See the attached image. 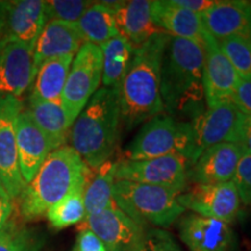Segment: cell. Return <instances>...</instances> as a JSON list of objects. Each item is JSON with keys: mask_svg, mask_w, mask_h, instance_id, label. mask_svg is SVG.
<instances>
[{"mask_svg": "<svg viewBox=\"0 0 251 251\" xmlns=\"http://www.w3.org/2000/svg\"><path fill=\"white\" fill-rule=\"evenodd\" d=\"M170 35L159 30L135 49L119 85L122 125L133 129L164 111L161 96L163 54Z\"/></svg>", "mask_w": 251, "mask_h": 251, "instance_id": "1", "label": "cell"}, {"mask_svg": "<svg viewBox=\"0 0 251 251\" xmlns=\"http://www.w3.org/2000/svg\"><path fill=\"white\" fill-rule=\"evenodd\" d=\"M203 46L170 36L163 54L161 96L168 115H198L203 98ZM179 120V119H178Z\"/></svg>", "mask_w": 251, "mask_h": 251, "instance_id": "2", "label": "cell"}, {"mask_svg": "<svg viewBox=\"0 0 251 251\" xmlns=\"http://www.w3.org/2000/svg\"><path fill=\"white\" fill-rule=\"evenodd\" d=\"M118 87H101L91 97L72 125V148L91 170L109 161L118 146L121 128Z\"/></svg>", "mask_w": 251, "mask_h": 251, "instance_id": "3", "label": "cell"}, {"mask_svg": "<svg viewBox=\"0 0 251 251\" xmlns=\"http://www.w3.org/2000/svg\"><path fill=\"white\" fill-rule=\"evenodd\" d=\"M90 177L91 169L71 146L54 150L18 198L21 216L35 220L45 215L75 188L86 185Z\"/></svg>", "mask_w": 251, "mask_h": 251, "instance_id": "4", "label": "cell"}, {"mask_svg": "<svg viewBox=\"0 0 251 251\" xmlns=\"http://www.w3.org/2000/svg\"><path fill=\"white\" fill-rule=\"evenodd\" d=\"M179 192L156 185L117 180L113 197L115 205L142 227H170L185 209L178 201Z\"/></svg>", "mask_w": 251, "mask_h": 251, "instance_id": "5", "label": "cell"}, {"mask_svg": "<svg viewBox=\"0 0 251 251\" xmlns=\"http://www.w3.org/2000/svg\"><path fill=\"white\" fill-rule=\"evenodd\" d=\"M164 156L184 157L193 164L196 139L191 122L157 115L143 125L125 152V158L131 161Z\"/></svg>", "mask_w": 251, "mask_h": 251, "instance_id": "6", "label": "cell"}, {"mask_svg": "<svg viewBox=\"0 0 251 251\" xmlns=\"http://www.w3.org/2000/svg\"><path fill=\"white\" fill-rule=\"evenodd\" d=\"M102 79V52L100 47L84 43L72 61L63 90L61 103L71 126L99 90Z\"/></svg>", "mask_w": 251, "mask_h": 251, "instance_id": "7", "label": "cell"}, {"mask_svg": "<svg viewBox=\"0 0 251 251\" xmlns=\"http://www.w3.org/2000/svg\"><path fill=\"white\" fill-rule=\"evenodd\" d=\"M190 162L180 156H164L149 159L122 158L117 161L115 179L156 185L181 193L188 185Z\"/></svg>", "mask_w": 251, "mask_h": 251, "instance_id": "8", "label": "cell"}, {"mask_svg": "<svg viewBox=\"0 0 251 251\" xmlns=\"http://www.w3.org/2000/svg\"><path fill=\"white\" fill-rule=\"evenodd\" d=\"M23 107L19 98L0 96V183L13 201L26 186L17 146V118Z\"/></svg>", "mask_w": 251, "mask_h": 251, "instance_id": "9", "label": "cell"}, {"mask_svg": "<svg viewBox=\"0 0 251 251\" xmlns=\"http://www.w3.org/2000/svg\"><path fill=\"white\" fill-rule=\"evenodd\" d=\"M184 209L203 218L230 225L237 218L241 200L233 181L220 184H191L178 196Z\"/></svg>", "mask_w": 251, "mask_h": 251, "instance_id": "10", "label": "cell"}, {"mask_svg": "<svg viewBox=\"0 0 251 251\" xmlns=\"http://www.w3.org/2000/svg\"><path fill=\"white\" fill-rule=\"evenodd\" d=\"M84 227L105 244L107 251H136L144 246V227L135 222L118 206L86 216Z\"/></svg>", "mask_w": 251, "mask_h": 251, "instance_id": "11", "label": "cell"}, {"mask_svg": "<svg viewBox=\"0 0 251 251\" xmlns=\"http://www.w3.org/2000/svg\"><path fill=\"white\" fill-rule=\"evenodd\" d=\"M46 24L45 1H0V41H19L35 46Z\"/></svg>", "mask_w": 251, "mask_h": 251, "instance_id": "12", "label": "cell"}, {"mask_svg": "<svg viewBox=\"0 0 251 251\" xmlns=\"http://www.w3.org/2000/svg\"><path fill=\"white\" fill-rule=\"evenodd\" d=\"M203 98L207 107L229 101L233 98L240 76L229 59L221 51L219 42L208 31L203 35Z\"/></svg>", "mask_w": 251, "mask_h": 251, "instance_id": "13", "label": "cell"}, {"mask_svg": "<svg viewBox=\"0 0 251 251\" xmlns=\"http://www.w3.org/2000/svg\"><path fill=\"white\" fill-rule=\"evenodd\" d=\"M242 113L231 100L207 107L191 122L196 139L194 162L203 150L224 142L234 143ZM193 162V163H194Z\"/></svg>", "mask_w": 251, "mask_h": 251, "instance_id": "14", "label": "cell"}, {"mask_svg": "<svg viewBox=\"0 0 251 251\" xmlns=\"http://www.w3.org/2000/svg\"><path fill=\"white\" fill-rule=\"evenodd\" d=\"M34 49L19 41H0V96L19 98L31 85Z\"/></svg>", "mask_w": 251, "mask_h": 251, "instance_id": "15", "label": "cell"}, {"mask_svg": "<svg viewBox=\"0 0 251 251\" xmlns=\"http://www.w3.org/2000/svg\"><path fill=\"white\" fill-rule=\"evenodd\" d=\"M179 236L191 251H235L230 225L194 213L180 220Z\"/></svg>", "mask_w": 251, "mask_h": 251, "instance_id": "16", "label": "cell"}, {"mask_svg": "<svg viewBox=\"0 0 251 251\" xmlns=\"http://www.w3.org/2000/svg\"><path fill=\"white\" fill-rule=\"evenodd\" d=\"M244 155L235 143L224 142L209 147L200 153L188 169L192 184H220L233 180L238 162Z\"/></svg>", "mask_w": 251, "mask_h": 251, "instance_id": "17", "label": "cell"}, {"mask_svg": "<svg viewBox=\"0 0 251 251\" xmlns=\"http://www.w3.org/2000/svg\"><path fill=\"white\" fill-rule=\"evenodd\" d=\"M205 29L216 41L240 36L251 40V1L222 0L201 14Z\"/></svg>", "mask_w": 251, "mask_h": 251, "instance_id": "18", "label": "cell"}, {"mask_svg": "<svg viewBox=\"0 0 251 251\" xmlns=\"http://www.w3.org/2000/svg\"><path fill=\"white\" fill-rule=\"evenodd\" d=\"M17 146L21 176L27 185L35 177L52 148L46 135L24 107L17 118Z\"/></svg>", "mask_w": 251, "mask_h": 251, "instance_id": "19", "label": "cell"}, {"mask_svg": "<svg viewBox=\"0 0 251 251\" xmlns=\"http://www.w3.org/2000/svg\"><path fill=\"white\" fill-rule=\"evenodd\" d=\"M84 43L76 24L58 20L48 21L41 31L34 49V78L43 63L62 56L77 54Z\"/></svg>", "mask_w": 251, "mask_h": 251, "instance_id": "20", "label": "cell"}, {"mask_svg": "<svg viewBox=\"0 0 251 251\" xmlns=\"http://www.w3.org/2000/svg\"><path fill=\"white\" fill-rule=\"evenodd\" d=\"M151 13L153 24L172 37L190 40L203 46V27L201 15L175 5L172 0L152 1Z\"/></svg>", "mask_w": 251, "mask_h": 251, "instance_id": "21", "label": "cell"}, {"mask_svg": "<svg viewBox=\"0 0 251 251\" xmlns=\"http://www.w3.org/2000/svg\"><path fill=\"white\" fill-rule=\"evenodd\" d=\"M151 6L152 1L149 0H131L122 2L115 11L119 33L128 40L134 49L161 30L153 24Z\"/></svg>", "mask_w": 251, "mask_h": 251, "instance_id": "22", "label": "cell"}, {"mask_svg": "<svg viewBox=\"0 0 251 251\" xmlns=\"http://www.w3.org/2000/svg\"><path fill=\"white\" fill-rule=\"evenodd\" d=\"M74 58L75 55H68L43 63L33 80L29 100L61 101Z\"/></svg>", "mask_w": 251, "mask_h": 251, "instance_id": "23", "label": "cell"}, {"mask_svg": "<svg viewBox=\"0 0 251 251\" xmlns=\"http://www.w3.org/2000/svg\"><path fill=\"white\" fill-rule=\"evenodd\" d=\"M30 118L48 139L52 151L67 143L72 127L61 101H39L29 100L27 108Z\"/></svg>", "mask_w": 251, "mask_h": 251, "instance_id": "24", "label": "cell"}, {"mask_svg": "<svg viewBox=\"0 0 251 251\" xmlns=\"http://www.w3.org/2000/svg\"><path fill=\"white\" fill-rule=\"evenodd\" d=\"M84 42L94 46H102L119 33L115 11L101 1L93 2L76 23Z\"/></svg>", "mask_w": 251, "mask_h": 251, "instance_id": "25", "label": "cell"}, {"mask_svg": "<svg viewBox=\"0 0 251 251\" xmlns=\"http://www.w3.org/2000/svg\"><path fill=\"white\" fill-rule=\"evenodd\" d=\"M117 162L107 161L97 169L96 175H91L84 188V205L86 216L98 214L105 209L117 206L113 197L115 183Z\"/></svg>", "mask_w": 251, "mask_h": 251, "instance_id": "26", "label": "cell"}, {"mask_svg": "<svg viewBox=\"0 0 251 251\" xmlns=\"http://www.w3.org/2000/svg\"><path fill=\"white\" fill-rule=\"evenodd\" d=\"M103 87H119L134 56V47L122 35L113 37L102 46Z\"/></svg>", "mask_w": 251, "mask_h": 251, "instance_id": "27", "label": "cell"}, {"mask_svg": "<svg viewBox=\"0 0 251 251\" xmlns=\"http://www.w3.org/2000/svg\"><path fill=\"white\" fill-rule=\"evenodd\" d=\"M84 186L75 188L71 193L63 198L46 213L50 225L56 229L67 228L69 226L83 222L86 218L84 205Z\"/></svg>", "mask_w": 251, "mask_h": 251, "instance_id": "28", "label": "cell"}, {"mask_svg": "<svg viewBox=\"0 0 251 251\" xmlns=\"http://www.w3.org/2000/svg\"><path fill=\"white\" fill-rule=\"evenodd\" d=\"M45 238L39 231L11 219L0 230V251H40Z\"/></svg>", "mask_w": 251, "mask_h": 251, "instance_id": "29", "label": "cell"}, {"mask_svg": "<svg viewBox=\"0 0 251 251\" xmlns=\"http://www.w3.org/2000/svg\"><path fill=\"white\" fill-rule=\"evenodd\" d=\"M221 51L240 77H251V40L240 36L218 41Z\"/></svg>", "mask_w": 251, "mask_h": 251, "instance_id": "30", "label": "cell"}, {"mask_svg": "<svg viewBox=\"0 0 251 251\" xmlns=\"http://www.w3.org/2000/svg\"><path fill=\"white\" fill-rule=\"evenodd\" d=\"M93 1L85 0H51L45 1L47 23L51 20L76 24Z\"/></svg>", "mask_w": 251, "mask_h": 251, "instance_id": "31", "label": "cell"}, {"mask_svg": "<svg viewBox=\"0 0 251 251\" xmlns=\"http://www.w3.org/2000/svg\"><path fill=\"white\" fill-rule=\"evenodd\" d=\"M236 187L240 200L251 205V155H243L231 180Z\"/></svg>", "mask_w": 251, "mask_h": 251, "instance_id": "32", "label": "cell"}, {"mask_svg": "<svg viewBox=\"0 0 251 251\" xmlns=\"http://www.w3.org/2000/svg\"><path fill=\"white\" fill-rule=\"evenodd\" d=\"M144 247L146 251H183L168 231L158 228L146 231Z\"/></svg>", "mask_w": 251, "mask_h": 251, "instance_id": "33", "label": "cell"}, {"mask_svg": "<svg viewBox=\"0 0 251 251\" xmlns=\"http://www.w3.org/2000/svg\"><path fill=\"white\" fill-rule=\"evenodd\" d=\"M231 101L241 113L251 115V77H240Z\"/></svg>", "mask_w": 251, "mask_h": 251, "instance_id": "34", "label": "cell"}, {"mask_svg": "<svg viewBox=\"0 0 251 251\" xmlns=\"http://www.w3.org/2000/svg\"><path fill=\"white\" fill-rule=\"evenodd\" d=\"M74 251H107L101 240L90 229L81 228Z\"/></svg>", "mask_w": 251, "mask_h": 251, "instance_id": "35", "label": "cell"}, {"mask_svg": "<svg viewBox=\"0 0 251 251\" xmlns=\"http://www.w3.org/2000/svg\"><path fill=\"white\" fill-rule=\"evenodd\" d=\"M234 143L242 149L244 155H251V115L242 113Z\"/></svg>", "mask_w": 251, "mask_h": 251, "instance_id": "36", "label": "cell"}, {"mask_svg": "<svg viewBox=\"0 0 251 251\" xmlns=\"http://www.w3.org/2000/svg\"><path fill=\"white\" fill-rule=\"evenodd\" d=\"M175 5L201 15L215 4V0H172Z\"/></svg>", "mask_w": 251, "mask_h": 251, "instance_id": "37", "label": "cell"}, {"mask_svg": "<svg viewBox=\"0 0 251 251\" xmlns=\"http://www.w3.org/2000/svg\"><path fill=\"white\" fill-rule=\"evenodd\" d=\"M14 211L13 200L7 194H0V230L7 225V222L12 219V214Z\"/></svg>", "mask_w": 251, "mask_h": 251, "instance_id": "38", "label": "cell"}, {"mask_svg": "<svg viewBox=\"0 0 251 251\" xmlns=\"http://www.w3.org/2000/svg\"><path fill=\"white\" fill-rule=\"evenodd\" d=\"M4 193H6V192H5L4 187H2V185H1V183H0V194H4ZM6 194H7V193H6Z\"/></svg>", "mask_w": 251, "mask_h": 251, "instance_id": "39", "label": "cell"}, {"mask_svg": "<svg viewBox=\"0 0 251 251\" xmlns=\"http://www.w3.org/2000/svg\"><path fill=\"white\" fill-rule=\"evenodd\" d=\"M136 251H146V247L142 246L141 248H139V249H137Z\"/></svg>", "mask_w": 251, "mask_h": 251, "instance_id": "40", "label": "cell"}]
</instances>
